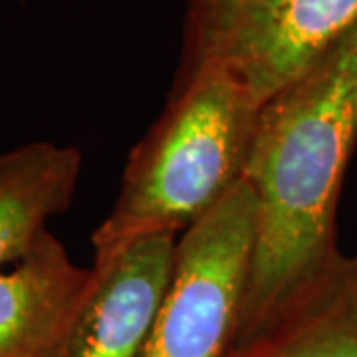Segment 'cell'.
<instances>
[{"label": "cell", "instance_id": "cell-1", "mask_svg": "<svg viewBox=\"0 0 357 357\" xmlns=\"http://www.w3.org/2000/svg\"><path fill=\"white\" fill-rule=\"evenodd\" d=\"M356 141L357 30L258 112L244 169L255 192V241L232 342L344 258L335 211Z\"/></svg>", "mask_w": 357, "mask_h": 357}, {"label": "cell", "instance_id": "cell-2", "mask_svg": "<svg viewBox=\"0 0 357 357\" xmlns=\"http://www.w3.org/2000/svg\"><path fill=\"white\" fill-rule=\"evenodd\" d=\"M260 105L225 72L177 76L163 115L131 151L114 208L91 236L93 258L175 236L244 178Z\"/></svg>", "mask_w": 357, "mask_h": 357}, {"label": "cell", "instance_id": "cell-3", "mask_svg": "<svg viewBox=\"0 0 357 357\" xmlns=\"http://www.w3.org/2000/svg\"><path fill=\"white\" fill-rule=\"evenodd\" d=\"M357 30V0H191L178 76L220 70L260 107Z\"/></svg>", "mask_w": 357, "mask_h": 357}, {"label": "cell", "instance_id": "cell-4", "mask_svg": "<svg viewBox=\"0 0 357 357\" xmlns=\"http://www.w3.org/2000/svg\"><path fill=\"white\" fill-rule=\"evenodd\" d=\"M255 241V192L238 181L175 244L139 357H225L236 332Z\"/></svg>", "mask_w": 357, "mask_h": 357}, {"label": "cell", "instance_id": "cell-5", "mask_svg": "<svg viewBox=\"0 0 357 357\" xmlns=\"http://www.w3.org/2000/svg\"><path fill=\"white\" fill-rule=\"evenodd\" d=\"M175 236H151L93 258L89 280L48 357H139L165 294Z\"/></svg>", "mask_w": 357, "mask_h": 357}, {"label": "cell", "instance_id": "cell-6", "mask_svg": "<svg viewBox=\"0 0 357 357\" xmlns=\"http://www.w3.org/2000/svg\"><path fill=\"white\" fill-rule=\"evenodd\" d=\"M89 280L50 230L10 272L0 270V357H48Z\"/></svg>", "mask_w": 357, "mask_h": 357}, {"label": "cell", "instance_id": "cell-7", "mask_svg": "<svg viewBox=\"0 0 357 357\" xmlns=\"http://www.w3.org/2000/svg\"><path fill=\"white\" fill-rule=\"evenodd\" d=\"M225 357H357V278L344 256Z\"/></svg>", "mask_w": 357, "mask_h": 357}, {"label": "cell", "instance_id": "cell-8", "mask_svg": "<svg viewBox=\"0 0 357 357\" xmlns=\"http://www.w3.org/2000/svg\"><path fill=\"white\" fill-rule=\"evenodd\" d=\"M82 155L48 141L0 155V268L20 262L76 195Z\"/></svg>", "mask_w": 357, "mask_h": 357}, {"label": "cell", "instance_id": "cell-9", "mask_svg": "<svg viewBox=\"0 0 357 357\" xmlns=\"http://www.w3.org/2000/svg\"><path fill=\"white\" fill-rule=\"evenodd\" d=\"M349 264H351V270H354V274H356L357 278V256H349Z\"/></svg>", "mask_w": 357, "mask_h": 357}]
</instances>
